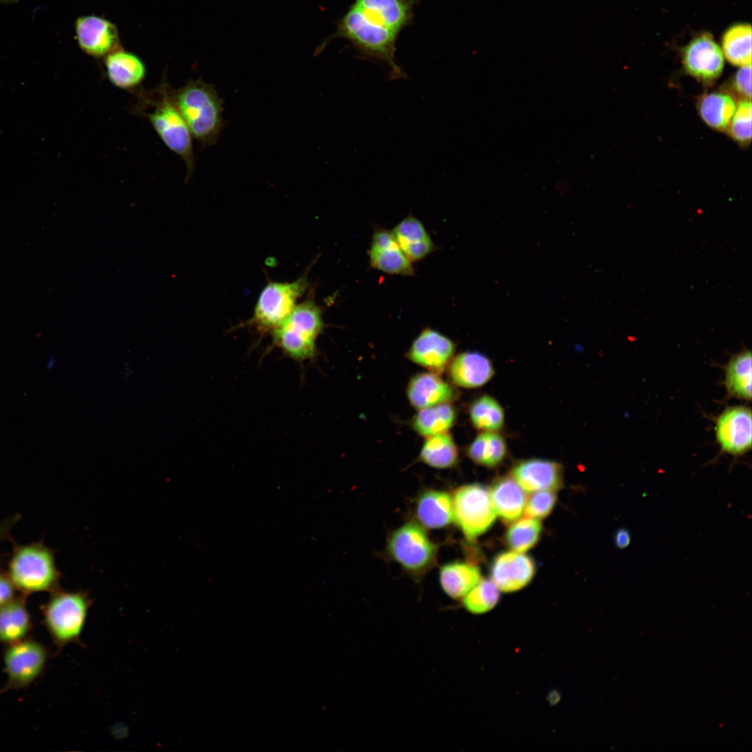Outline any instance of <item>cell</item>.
Segmentation results:
<instances>
[{
	"mask_svg": "<svg viewBox=\"0 0 752 752\" xmlns=\"http://www.w3.org/2000/svg\"><path fill=\"white\" fill-rule=\"evenodd\" d=\"M55 363H56L55 358L54 357H50L49 359V360L47 361L46 368L49 369V370L52 368L54 366Z\"/></svg>",
	"mask_w": 752,
	"mask_h": 752,
	"instance_id": "b9f144b4",
	"label": "cell"
},
{
	"mask_svg": "<svg viewBox=\"0 0 752 752\" xmlns=\"http://www.w3.org/2000/svg\"><path fill=\"white\" fill-rule=\"evenodd\" d=\"M411 405L418 409L447 403L455 397L453 388L438 374L422 373L413 376L407 388Z\"/></svg>",
	"mask_w": 752,
	"mask_h": 752,
	"instance_id": "7402d4cb",
	"label": "cell"
},
{
	"mask_svg": "<svg viewBox=\"0 0 752 752\" xmlns=\"http://www.w3.org/2000/svg\"><path fill=\"white\" fill-rule=\"evenodd\" d=\"M438 549L425 528L414 519L393 531L386 546L389 557L416 579H421L434 566Z\"/></svg>",
	"mask_w": 752,
	"mask_h": 752,
	"instance_id": "52a82bcc",
	"label": "cell"
},
{
	"mask_svg": "<svg viewBox=\"0 0 752 752\" xmlns=\"http://www.w3.org/2000/svg\"><path fill=\"white\" fill-rule=\"evenodd\" d=\"M685 71L703 82H712L722 73L724 67L721 47L707 33L693 38L682 51Z\"/></svg>",
	"mask_w": 752,
	"mask_h": 752,
	"instance_id": "7c38bea8",
	"label": "cell"
},
{
	"mask_svg": "<svg viewBox=\"0 0 752 752\" xmlns=\"http://www.w3.org/2000/svg\"><path fill=\"white\" fill-rule=\"evenodd\" d=\"M104 59L108 79L119 89L134 91L146 78V67L143 61L121 47L107 55Z\"/></svg>",
	"mask_w": 752,
	"mask_h": 752,
	"instance_id": "ffe728a7",
	"label": "cell"
},
{
	"mask_svg": "<svg viewBox=\"0 0 752 752\" xmlns=\"http://www.w3.org/2000/svg\"><path fill=\"white\" fill-rule=\"evenodd\" d=\"M456 419L455 408L442 403L420 409L412 420V427L419 434L425 437L447 433Z\"/></svg>",
	"mask_w": 752,
	"mask_h": 752,
	"instance_id": "f546056e",
	"label": "cell"
},
{
	"mask_svg": "<svg viewBox=\"0 0 752 752\" xmlns=\"http://www.w3.org/2000/svg\"><path fill=\"white\" fill-rule=\"evenodd\" d=\"M511 475L528 492L556 490L563 483L561 464L548 460L533 458L520 461L512 469Z\"/></svg>",
	"mask_w": 752,
	"mask_h": 752,
	"instance_id": "e0dca14e",
	"label": "cell"
},
{
	"mask_svg": "<svg viewBox=\"0 0 752 752\" xmlns=\"http://www.w3.org/2000/svg\"><path fill=\"white\" fill-rule=\"evenodd\" d=\"M499 597V589L495 583L481 579L462 598V603L470 613L480 614L493 609Z\"/></svg>",
	"mask_w": 752,
	"mask_h": 752,
	"instance_id": "e575fe53",
	"label": "cell"
},
{
	"mask_svg": "<svg viewBox=\"0 0 752 752\" xmlns=\"http://www.w3.org/2000/svg\"><path fill=\"white\" fill-rule=\"evenodd\" d=\"M723 54L734 65H751V26L738 23L730 26L721 40Z\"/></svg>",
	"mask_w": 752,
	"mask_h": 752,
	"instance_id": "83f0119b",
	"label": "cell"
},
{
	"mask_svg": "<svg viewBox=\"0 0 752 752\" xmlns=\"http://www.w3.org/2000/svg\"><path fill=\"white\" fill-rule=\"evenodd\" d=\"M306 287L304 276L290 282L268 283L257 299L251 324L260 331H274L293 311Z\"/></svg>",
	"mask_w": 752,
	"mask_h": 752,
	"instance_id": "30bf717a",
	"label": "cell"
},
{
	"mask_svg": "<svg viewBox=\"0 0 752 752\" xmlns=\"http://www.w3.org/2000/svg\"><path fill=\"white\" fill-rule=\"evenodd\" d=\"M42 606L43 624L57 651L71 643H79L93 600L84 590L50 593Z\"/></svg>",
	"mask_w": 752,
	"mask_h": 752,
	"instance_id": "3957f363",
	"label": "cell"
},
{
	"mask_svg": "<svg viewBox=\"0 0 752 752\" xmlns=\"http://www.w3.org/2000/svg\"><path fill=\"white\" fill-rule=\"evenodd\" d=\"M455 352V344L448 337L436 330H423L412 343L408 358L413 362L439 374L451 362Z\"/></svg>",
	"mask_w": 752,
	"mask_h": 752,
	"instance_id": "5bb4252c",
	"label": "cell"
},
{
	"mask_svg": "<svg viewBox=\"0 0 752 752\" xmlns=\"http://www.w3.org/2000/svg\"><path fill=\"white\" fill-rule=\"evenodd\" d=\"M469 416L473 426L483 432H497L504 425L503 407L489 395H483L472 402Z\"/></svg>",
	"mask_w": 752,
	"mask_h": 752,
	"instance_id": "d6a6232c",
	"label": "cell"
},
{
	"mask_svg": "<svg viewBox=\"0 0 752 752\" xmlns=\"http://www.w3.org/2000/svg\"><path fill=\"white\" fill-rule=\"evenodd\" d=\"M614 544L620 549L627 547L631 542V535L628 529L620 528L615 533Z\"/></svg>",
	"mask_w": 752,
	"mask_h": 752,
	"instance_id": "ab89813d",
	"label": "cell"
},
{
	"mask_svg": "<svg viewBox=\"0 0 752 752\" xmlns=\"http://www.w3.org/2000/svg\"><path fill=\"white\" fill-rule=\"evenodd\" d=\"M8 577L16 590L27 596L58 588L60 572L52 549L40 542L15 547Z\"/></svg>",
	"mask_w": 752,
	"mask_h": 752,
	"instance_id": "277c9868",
	"label": "cell"
},
{
	"mask_svg": "<svg viewBox=\"0 0 752 752\" xmlns=\"http://www.w3.org/2000/svg\"><path fill=\"white\" fill-rule=\"evenodd\" d=\"M489 492L496 514L503 521L512 522L521 517L527 497L525 490L512 477L498 478Z\"/></svg>",
	"mask_w": 752,
	"mask_h": 752,
	"instance_id": "cb8c5ba5",
	"label": "cell"
},
{
	"mask_svg": "<svg viewBox=\"0 0 752 752\" xmlns=\"http://www.w3.org/2000/svg\"><path fill=\"white\" fill-rule=\"evenodd\" d=\"M370 265L389 274L412 276V262L407 258L396 242L392 232L377 229L373 235L368 251Z\"/></svg>",
	"mask_w": 752,
	"mask_h": 752,
	"instance_id": "2e32d148",
	"label": "cell"
},
{
	"mask_svg": "<svg viewBox=\"0 0 752 752\" xmlns=\"http://www.w3.org/2000/svg\"><path fill=\"white\" fill-rule=\"evenodd\" d=\"M419 459L432 468L449 469L456 465L458 451L452 437L443 433L426 437Z\"/></svg>",
	"mask_w": 752,
	"mask_h": 752,
	"instance_id": "4dcf8cb0",
	"label": "cell"
},
{
	"mask_svg": "<svg viewBox=\"0 0 752 752\" xmlns=\"http://www.w3.org/2000/svg\"><path fill=\"white\" fill-rule=\"evenodd\" d=\"M698 108L702 119L707 125L716 130L725 131L728 128L736 104L733 98L728 94L711 93L702 97Z\"/></svg>",
	"mask_w": 752,
	"mask_h": 752,
	"instance_id": "f1b7e54d",
	"label": "cell"
},
{
	"mask_svg": "<svg viewBox=\"0 0 752 752\" xmlns=\"http://www.w3.org/2000/svg\"><path fill=\"white\" fill-rule=\"evenodd\" d=\"M452 382L458 386L472 389L482 386L493 377L494 370L491 361L477 352L460 353L448 366Z\"/></svg>",
	"mask_w": 752,
	"mask_h": 752,
	"instance_id": "44dd1931",
	"label": "cell"
},
{
	"mask_svg": "<svg viewBox=\"0 0 752 752\" xmlns=\"http://www.w3.org/2000/svg\"><path fill=\"white\" fill-rule=\"evenodd\" d=\"M733 84L735 91L744 99L751 97V65L741 67L736 72Z\"/></svg>",
	"mask_w": 752,
	"mask_h": 752,
	"instance_id": "74e56055",
	"label": "cell"
},
{
	"mask_svg": "<svg viewBox=\"0 0 752 752\" xmlns=\"http://www.w3.org/2000/svg\"><path fill=\"white\" fill-rule=\"evenodd\" d=\"M507 445L505 439L496 432H483L467 448L469 458L475 463L494 467L506 457Z\"/></svg>",
	"mask_w": 752,
	"mask_h": 752,
	"instance_id": "1f68e13d",
	"label": "cell"
},
{
	"mask_svg": "<svg viewBox=\"0 0 752 752\" xmlns=\"http://www.w3.org/2000/svg\"><path fill=\"white\" fill-rule=\"evenodd\" d=\"M421 0H354V4L372 20L399 34L414 19Z\"/></svg>",
	"mask_w": 752,
	"mask_h": 752,
	"instance_id": "ac0fdd59",
	"label": "cell"
},
{
	"mask_svg": "<svg viewBox=\"0 0 752 752\" xmlns=\"http://www.w3.org/2000/svg\"><path fill=\"white\" fill-rule=\"evenodd\" d=\"M515 522L508 529L506 540L512 551L524 553L538 542L542 525L538 519L531 517Z\"/></svg>",
	"mask_w": 752,
	"mask_h": 752,
	"instance_id": "836d02e7",
	"label": "cell"
},
{
	"mask_svg": "<svg viewBox=\"0 0 752 752\" xmlns=\"http://www.w3.org/2000/svg\"><path fill=\"white\" fill-rule=\"evenodd\" d=\"M156 92V97L147 98L150 100L149 104L152 109L146 116L164 144L184 161L187 167L186 178L189 179L195 166L193 136L171 98L167 84L163 82Z\"/></svg>",
	"mask_w": 752,
	"mask_h": 752,
	"instance_id": "8992f818",
	"label": "cell"
},
{
	"mask_svg": "<svg viewBox=\"0 0 752 752\" xmlns=\"http://www.w3.org/2000/svg\"><path fill=\"white\" fill-rule=\"evenodd\" d=\"M26 597L20 593L0 608V643L6 645L19 641L31 632L33 621Z\"/></svg>",
	"mask_w": 752,
	"mask_h": 752,
	"instance_id": "603a6c76",
	"label": "cell"
},
{
	"mask_svg": "<svg viewBox=\"0 0 752 752\" xmlns=\"http://www.w3.org/2000/svg\"><path fill=\"white\" fill-rule=\"evenodd\" d=\"M15 590H17L8 575L0 574V608L16 596Z\"/></svg>",
	"mask_w": 752,
	"mask_h": 752,
	"instance_id": "f35d334b",
	"label": "cell"
},
{
	"mask_svg": "<svg viewBox=\"0 0 752 752\" xmlns=\"http://www.w3.org/2000/svg\"><path fill=\"white\" fill-rule=\"evenodd\" d=\"M75 33L79 48L91 56L105 57L120 47L117 27L100 16L78 17L75 22Z\"/></svg>",
	"mask_w": 752,
	"mask_h": 752,
	"instance_id": "4fadbf2b",
	"label": "cell"
},
{
	"mask_svg": "<svg viewBox=\"0 0 752 752\" xmlns=\"http://www.w3.org/2000/svg\"><path fill=\"white\" fill-rule=\"evenodd\" d=\"M535 563L532 558L515 551L502 552L490 567L492 581L499 590L510 593L522 589L533 579Z\"/></svg>",
	"mask_w": 752,
	"mask_h": 752,
	"instance_id": "9a60e30c",
	"label": "cell"
},
{
	"mask_svg": "<svg viewBox=\"0 0 752 752\" xmlns=\"http://www.w3.org/2000/svg\"><path fill=\"white\" fill-rule=\"evenodd\" d=\"M414 515L425 528H446L454 522L452 496L444 490L424 489L415 499Z\"/></svg>",
	"mask_w": 752,
	"mask_h": 752,
	"instance_id": "d6986e66",
	"label": "cell"
},
{
	"mask_svg": "<svg viewBox=\"0 0 752 752\" xmlns=\"http://www.w3.org/2000/svg\"><path fill=\"white\" fill-rule=\"evenodd\" d=\"M454 522L469 542H473L494 524L496 514L489 489L472 483L457 487L452 496Z\"/></svg>",
	"mask_w": 752,
	"mask_h": 752,
	"instance_id": "ba28073f",
	"label": "cell"
},
{
	"mask_svg": "<svg viewBox=\"0 0 752 752\" xmlns=\"http://www.w3.org/2000/svg\"><path fill=\"white\" fill-rule=\"evenodd\" d=\"M556 502V495L552 490L534 492L526 500L524 511L528 517L542 519L551 512Z\"/></svg>",
	"mask_w": 752,
	"mask_h": 752,
	"instance_id": "8d00e7d4",
	"label": "cell"
},
{
	"mask_svg": "<svg viewBox=\"0 0 752 752\" xmlns=\"http://www.w3.org/2000/svg\"><path fill=\"white\" fill-rule=\"evenodd\" d=\"M324 328L322 312L313 300L297 304L274 331L273 342L286 356L297 361L312 359L316 341Z\"/></svg>",
	"mask_w": 752,
	"mask_h": 752,
	"instance_id": "5b68a950",
	"label": "cell"
},
{
	"mask_svg": "<svg viewBox=\"0 0 752 752\" xmlns=\"http://www.w3.org/2000/svg\"><path fill=\"white\" fill-rule=\"evenodd\" d=\"M716 441L723 452L733 456L745 454L751 448V410L739 405L726 408L716 418Z\"/></svg>",
	"mask_w": 752,
	"mask_h": 752,
	"instance_id": "8fae6325",
	"label": "cell"
},
{
	"mask_svg": "<svg viewBox=\"0 0 752 752\" xmlns=\"http://www.w3.org/2000/svg\"><path fill=\"white\" fill-rule=\"evenodd\" d=\"M731 137L740 145L749 144L751 139V102L744 99L736 106L728 128Z\"/></svg>",
	"mask_w": 752,
	"mask_h": 752,
	"instance_id": "d590c367",
	"label": "cell"
},
{
	"mask_svg": "<svg viewBox=\"0 0 752 752\" xmlns=\"http://www.w3.org/2000/svg\"><path fill=\"white\" fill-rule=\"evenodd\" d=\"M439 582L442 590L455 600L462 599L481 579L478 567L464 562H452L439 569Z\"/></svg>",
	"mask_w": 752,
	"mask_h": 752,
	"instance_id": "484cf974",
	"label": "cell"
},
{
	"mask_svg": "<svg viewBox=\"0 0 752 752\" xmlns=\"http://www.w3.org/2000/svg\"><path fill=\"white\" fill-rule=\"evenodd\" d=\"M5 646L3 662L7 680L0 694L31 685L43 673L49 659L47 648L29 636Z\"/></svg>",
	"mask_w": 752,
	"mask_h": 752,
	"instance_id": "9c48e42d",
	"label": "cell"
},
{
	"mask_svg": "<svg viewBox=\"0 0 752 752\" xmlns=\"http://www.w3.org/2000/svg\"><path fill=\"white\" fill-rule=\"evenodd\" d=\"M15 520L16 517L9 519L6 521H4L3 522L0 523V538L8 534L9 529L11 528V526Z\"/></svg>",
	"mask_w": 752,
	"mask_h": 752,
	"instance_id": "60d3db41",
	"label": "cell"
},
{
	"mask_svg": "<svg viewBox=\"0 0 752 752\" xmlns=\"http://www.w3.org/2000/svg\"><path fill=\"white\" fill-rule=\"evenodd\" d=\"M171 98L191 133L203 147L215 145L223 129V100L214 86L203 79H191L171 89Z\"/></svg>",
	"mask_w": 752,
	"mask_h": 752,
	"instance_id": "7a4b0ae2",
	"label": "cell"
},
{
	"mask_svg": "<svg viewBox=\"0 0 752 752\" xmlns=\"http://www.w3.org/2000/svg\"><path fill=\"white\" fill-rule=\"evenodd\" d=\"M391 232L412 263L424 258L434 250V245L429 233L423 223L414 217H406Z\"/></svg>",
	"mask_w": 752,
	"mask_h": 752,
	"instance_id": "d4e9b609",
	"label": "cell"
},
{
	"mask_svg": "<svg viewBox=\"0 0 752 752\" xmlns=\"http://www.w3.org/2000/svg\"><path fill=\"white\" fill-rule=\"evenodd\" d=\"M399 34L372 20L354 3L336 22L334 33L317 46L314 56L320 54L333 40H348L362 59L379 61L389 69V77H406L395 58L396 41Z\"/></svg>",
	"mask_w": 752,
	"mask_h": 752,
	"instance_id": "6da1fadb",
	"label": "cell"
},
{
	"mask_svg": "<svg viewBox=\"0 0 752 752\" xmlns=\"http://www.w3.org/2000/svg\"><path fill=\"white\" fill-rule=\"evenodd\" d=\"M725 386L730 396L751 400V352L744 350L733 356L725 370Z\"/></svg>",
	"mask_w": 752,
	"mask_h": 752,
	"instance_id": "4316f807",
	"label": "cell"
}]
</instances>
